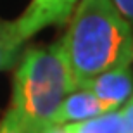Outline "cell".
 Masks as SVG:
<instances>
[{
  "mask_svg": "<svg viewBox=\"0 0 133 133\" xmlns=\"http://www.w3.org/2000/svg\"><path fill=\"white\" fill-rule=\"evenodd\" d=\"M116 9L133 24V0H112Z\"/></svg>",
  "mask_w": 133,
  "mask_h": 133,
  "instance_id": "10",
  "label": "cell"
},
{
  "mask_svg": "<svg viewBox=\"0 0 133 133\" xmlns=\"http://www.w3.org/2000/svg\"><path fill=\"white\" fill-rule=\"evenodd\" d=\"M74 90L61 40L49 47H31L19 57L9 109L33 130L45 131L54 124L62 100Z\"/></svg>",
  "mask_w": 133,
  "mask_h": 133,
  "instance_id": "2",
  "label": "cell"
},
{
  "mask_svg": "<svg viewBox=\"0 0 133 133\" xmlns=\"http://www.w3.org/2000/svg\"><path fill=\"white\" fill-rule=\"evenodd\" d=\"M109 112V109L95 97L92 92L85 88H78L62 100L59 111L54 118V124L78 123L85 119L95 118L99 114Z\"/></svg>",
  "mask_w": 133,
  "mask_h": 133,
  "instance_id": "5",
  "label": "cell"
},
{
  "mask_svg": "<svg viewBox=\"0 0 133 133\" xmlns=\"http://www.w3.org/2000/svg\"><path fill=\"white\" fill-rule=\"evenodd\" d=\"M43 133H66V131H64V126H62V124H52V126H49Z\"/></svg>",
  "mask_w": 133,
  "mask_h": 133,
  "instance_id": "11",
  "label": "cell"
},
{
  "mask_svg": "<svg viewBox=\"0 0 133 133\" xmlns=\"http://www.w3.org/2000/svg\"><path fill=\"white\" fill-rule=\"evenodd\" d=\"M79 88L92 92L109 111H116L133 94V71L130 66L109 69L88 79Z\"/></svg>",
  "mask_w": 133,
  "mask_h": 133,
  "instance_id": "4",
  "label": "cell"
},
{
  "mask_svg": "<svg viewBox=\"0 0 133 133\" xmlns=\"http://www.w3.org/2000/svg\"><path fill=\"white\" fill-rule=\"evenodd\" d=\"M24 43L16 21L0 19V71H7L17 62Z\"/></svg>",
  "mask_w": 133,
  "mask_h": 133,
  "instance_id": "6",
  "label": "cell"
},
{
  "mask_svg": "<svg viewBox=\"0 0 133 133\" xmlns=\"http://www.w3.org/2000/svg\"><path fill=\"white\" fill-rule=\"evenodd\" d=\"M78 2L79 0H31L19 19H16L21 38L26 42L43 28L64 24Z\"/></svg>",
  "mask_w": 133,
  "mask_h": 133,
  "instance_id": "3",
  "label": "cell"
},
{
  "mask_svg": "<svg viewBox=\"0 0 133 133\" xmlns=\"http://www.w3.org/2000/svg\"><path fill=\"white\" fill-rule=\"evenodd\" d=\"M0 133H43V131L33 130L30 124H26L14 111L9 109V111L5 112L2 123H0Z\"/></svg>",
  "mask_w": 133,
  "mask_h": 133,
  "instance_id": "8",
  "label": "cell"
},
{
  "mask_svg": "<svg viewBox=\"0 0 133 133\" xmlns=\"http://www.w3.org/2000/svg\"><path fill=\"white\" fill-rule=\"evenodd\" d=\"M62 50L76 83L133 62V28L112 0H79L69 17Z\"/></svg>",
  "mask_w": 133,
  "mask_h": 133,
  "instance_id": "1",
  "label": "cell"
},
{
  "mask_svg": "<svg viewBox=\"0 0 133 133\" xmlns=\"http://www.w3.org/2000/svg\"><path fill=\"white\" fill-rule=\"evenodd\" d=\"M66 133H124L123 119L119 109L99 114L95 118L62 124Z\"/></svg>",
  "mask_w": 133,
  "mask_h": 133,
  "instance_id": "7",
  "label": "cell"
},
{
  "mask_svg": "<svg viewBox=\"0 0 133 133\" xmlns=\"http://www.w3.org/2000/svg\"><path fill=\"white\" fill-rule=\"evenodd\" d=\"M119 112H121V119H123L124 133H133V94L123 104V107L119 109Z\"/></svg>",
  "mask_w": 133,
  "mask_h": 133,
  "instance_id": "9",
  "label": "cell"
}]
</instances>
